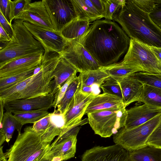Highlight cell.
Masks as SVG:
<instances>
[{
  "label": "cell",
  "instance_id": "obj_1",
  "mask_svg": "<svg viewBox=\"0 0 161 161\" xmlns=\"http://www.w3.org/2000/svg\"><path fill=\"white\" fill-rule=\"evenodd\" d=\"M130 38L114 21H94L78 40L101 67L117 63L129 48Z\"/></svg>",
  "mask_w": 161,
  "mask_h": 161
},
{
  "label": "cell",
  "instance_id": "obj_2",
  "mask_svg": "<svg viewBox=\"0 0 161 161\" xmlns=\"http://www.w3.org/2000/svg\"><path fill=\"white\" fill-rule=\"evenodd\" d=\"M61 57L57 53L45 52L40 71L19 83L0 91V100L4 102L27 99L52 92L51 75Z\"/></svg>",
  "mask_w": 161,
  "mask_h": 161
},
{
  "label": "cell",
  "instance_id": "obj_3",
  "mask_svg": "<svg viewBox=\"0 0 161 161\" xmlns=\"http://www.w3.org/2000/svg\"><path fill=\"white\" fill-rule=\"evenodd\" d=\"M113 20L118 22L130 38L150 46L161 47V29L132 0H126Z\"/></svg>",
  "mask_w": 161,
  "mask_h": 161
},
{
  "label": "cell",
  "instance_id": "obj_4",
  "mask_svg": "<svg viewBox=\"0 0 161 161\" xmlns=\"http://www.w3.org/2000/svg\"><path fill=\"white\" fill-rule=\"evenodd\" d=\"M23 21L14 19V33L10 40L0 51V67L16 59L45 53L42 45L24 25Z\"/></svg>",
  "mask_w": 161,
  "mask_h": 161
},
{
  "label": "cell",
  "instance_id": "obj_5",
  "mask_svg": "<svg viewBox=\"0 0 161 161\" xmlns=\"http://www.w3.org/2000/svg\"><path fill=\"white\" fill-rule=\"evenodd\" d=\"M51 144L45 142L33 130L26 127L18 134L13 145L5 153L7 161H46Z\"/></svg>",
  "mask_w": 161,
  "mask_h": 161
},
{
  "label": "cell",
  "instance_id": "obj_6",
  "mask_svg": "<svg viewBox=\"0 0 161 161\" xmlns=\"http://www.w3.org/2000/svg\"><path fill=\"white\" fill-rule=\"evenodd\" d=\"M121 62L139 72L161 74V60L148 45L135 39H130L128 49Z\"/></svg>",
  "mask_w": 161,
  "mask_h": 161
},
{
  "label": "cell",
  "instance_id": "obj_7",
  "mask_svg": "<svg viewBox=\"0 0 161 161\" xmlns=\"http://www.w3.org/2000/svg\"><path fill=\"white\" fill-rule=\"evenodd\" d=\"M88 122L96 134L110 137L125 127L127 116L125 108L98 110L87 114Z\"/></svg>",
  "mask_w": 161,
  "mask_h": 161
},
{
  "label": "cell",
  "instance_id": "obj_8",
  "mask_svg": "<svg viewBox=\"0 0 161 161\" xmlns=\"http://www.w3.org/2000/svg\"><path fill=\"white\" fill-rule=\"evenodd\" d=\"M161 120V114L147 122L134 128L120 129L114 135L113 141L129 152L147 145L148 137Z\"/></svg>",
  "mask_w": 161,
  "mask_h": 161
},
{
  "label": "cell",
  "instance_id": "obj_9",
  "mask_svg": "<svg viewBox=\"0 0 161 161\" xmlns=\"http://www.w3.org/2000/svg\"><path fill=\"white\" fill-rule=\"evenodd\" d=\"M95 96L82 92L79 88L75 93L64 114L65 125L59 135L62 136L72 128L88 122L87 118L82 120L81 119L85 114L87 107Z\"/></svg>",
  "mask_w": 161,
  "mask_h": 161
},
{
  "label": "cell",
  "instance_id": "obj_10",
  "mask_svg": "<svg viewBox=\"0 0 161 161\" xmlns=\"http://www.w3.org/2000/svg\"><path fill=\"white\" fill-rule=\"evenodd\" d=\"M80 126H76L51 144L46 161H64L74 157L76 151L77 136Z\"/></svg>",
  "mask_w": 161,
  "mask_h": 161
},
{
  "label": "cell",
  "instance_id": "obj_11",
  "mask_svg": "<svg viewBox=\"0 0 161 161\" xmlns=\"http://www.w3.org/2000/svg\"><path fill=\"white\" fill-rule=\"evenodd\" d=\"M60 54L79 73L101 67L84 46L75 41L69 42Z\"/></svg>",
  "mask_w": 161,
  "mask_h": 161
},
{
  "label": "cell",
  "instance_id": "obj_12",
  "mask_svg": "<svg viewBox=\"0 0 161 161\" xmlns=\"http://www.w3.org/2000/svg\"><path fill=\"white\" fill-rule=\"evenodd\" d=\"M23 23L42 45L45 52H55L60 54L69 44L60 32L48 30L26 21H23Z\"/></svg>",
  "mask_w": 161,
  "mask_h": 161
},
{
  "label": "cell",
  "instance_id": "obj_13",
  "mask_svg": "<svg viewBox=\"0 0 161 161\" xmlns=\"http://www.w3.org/2000/svg\"><path fill=\"white\" fill-rule=\"evenodd\" d=\"M54 96L52 92L31 98L3 102L6 111L12 114L48 110L53 107Z\"/></svg>",
  "mask_w": 161,
  "mask_h": 161
},
{
  "label": "cell",
  "instance_id": "obj_14",
  "mask_svg": "<svg viewBox=\"0 0 161 161\" xmlns=\"http://www.w3.org/2000/svg\"><path fill=\"white\" fill-rule=\"evenodd\" d=\"M14 19H20L48 30L56 31L44 0L30 2Z\"/></svg>",
  "mask_w": 161,
  "mask_h": 161
},
{
  "label": "cell",
  "instance_id": "obj_15",
  "mask_svg": "<svg viewBox=\"0 0 161 161\" xmlns=\"http://www.w3.org/2000/svg\"><path fill=\"white\" fill-rule=\"evenodd\" d=\"M47 10L56 31L60 32L76 18L70 0H44Z\"/></svg>",
  "mask_w": 161,
  "mask_h": 161
},
{
  "label": "cell",
  "instance_id": "obj_16",
  "mask_svg": "<svg viewBox=\"0 0 161 161\" xmlns=\"http://www.w3.org/2000/svg\"><path fill=\"white\" fill-rule=\"evenodd\" d=\"M81 161H129V152L115 144L96 146L85 151Z\"/></svg>",
  "mask_w": 161,
  "mask_h": 161
},
{
  "label": "cell",
  "instance_id": "obj_17",
  "mask_svg": "<svg viewBox=\"0 0 161 161\" xmlns=\"http://www.w3.org/2000/svg\"><path fill=\"white\" fill-rule=\"evenodd\" d=\"M43 53L35 54L16 59L0 67V78L29 70L41 65Z\"/></svg>",
  "mask_w": 161,
  "mask_h": 161
},
{
  "label": "cell",
  "instance_id": "obj_18",
  "mask_svg": "<svg viewBox=\"0 0 161 161\" xmlns=\"http://www.w3.org/2000/svg\"><path fill=\"white\" fill-rule=\"evenodd\" d=\"M127 116L125 127L130 129L139 126L161 114V108L147 104L136 106L127 110Z\"/></svg>",
  "mask_w": 161,
  "mask_h": 161
},
{
  "label": "cell",
  "instance_id": "obj_19",
  "mask_svg": "<svg viewBox=\"0 0 161 161\" xmlns=\"http://www.w3.org/2000/svg\"><path fill=\"white\" fill-rule=\"evenodd\" d=\"M116 80L120 85L125 107L134 102H140L143 89L142 83L131 75Z\"/></svg>",
  "mask_w": 161,
  "mask_h": 161
},
{
  "label": "cell",
  "instance_id": "obj_20",
  "mask_svg": "<svg viewBox=\"0 0 161 161\" xmlns=\"http://www.w3.org/2000/svg\"><path fill=\"white\" fill-rule=\"evenodd\" d=\"M125 108L122 99L120 97L103 93L94 98L87 107L85 114L104 109Z\"/></svg>",
  "mask_w": 161,
  "mask_h": 161
},
{
  "label": "cell",
  "instance_id": "obj_21",
  "mask_svg": "<svg viewBox=\"0 0 161 161\" xmlns=\"http://www.w3.org/2000/svg\"><path fill=\"white\" fill-rule=\"evenodd\" d=\"M77 72L73 66L61 56L51 75L52 78L54 79L52 80L53 94L54 95L68 78Z\"/></svg>",
  "mask_w": 161,
  "mask_h": 161
},
{
  "label": "cell",
  "instance_id": "obj_22",
  "mask_svg": "<svg viewBox=\"0 0 161 161\" xmlns=\"http://www.w3.org/2000/svg\"><path fill=\"white\" fill-rule=\"evenodd\" d=\"M76 17L90 22L99 20L103 16L97 9L91 0H70Z\"/></svg>",
  "mask_w": 161,
  "mask_h": 161
},
{
  "label": "cell",
  "instance_id": "obj_23",
  "mask_svg": "<svg viewBox=\"0 0 161 161\" xmlns=\"http://www.w3.org/2000/svg\"><path fill=\"white\" fill-rule=\"evenodd\" d=\"M90 25V22L88 20L79 19L76 17L64 26L60 32L69 42L76 41L85 34Z\"/></svg>",
  "mask_w": 161,
  "mask_h": 161
},
{
  "label": "cell",
  "instance_id": "obj_24",
  "mask_svg": "<svg viewBox=\"0 0 161 161\" xmlns=\"http://www.w3.org/2000/svg\"><path fill=\"white\" fill-rule=\"evenodd\" d=\"M23 125L12 113L7 111L4 113L0 122V146L5 141L8 142L10 141L15 130H17L18 134L20 133Z\"/></svg>",
  "mask_w": 161,
  "mask_h": 161
},
{
  "label": "cell",
  "instance_id": "obj_25",
  "mask_svg": "<svg viewBox=\"0 0 161 161\" xmlns=\"http://www.w3.org/2000/svg\"><path fill=\"white\" fill-rule=\"evenodd\" d=\"M129 161H161V148L147 145L129 152Z\"/></svg>",
  "mask_w": 161,
  "mask_h": 161
},
{
  "label": "cell",
  "instance_id": "obj_26",
  "mask_svg": "<svg viewBox=\"0 0 161 161\" xmlns=\"http://www.w3.org/2000/svg\"><path fill=\"white\" fill-rule=\"evenodd\" d=\"M80 81V86H100L110 76L100 68L97 69L90 70L80 73L78 76Z\"/></svg>",
  "mask_w": 161,
  "mask_h": 161
},
{
  "label": "cell",
  "instance_id": "obj_27",
  "mask_svg": "<svg viewBox=\"0 0 161 161\" xmlns=\"http://www.w3.org/2000/svg\"><path fill=\"white\" fill-rule=\"evenodd\" d=\"M32 127L44 142H50L54 138L55 129L51 123L50 114L47 116L34 123Z\"/></svg>",
  "mask_w": 161,
  "mask_h": 161
},
{
  "label": "cell",
  "instance_id": "obj_28",
  "mask_svg": "<svg viewBox=\"0 0 161 161\" xmlns=\"http://www.w3.org/2000/svg\"><path fill=\"white\" fill-rule=\"evenodd\" d=\"M143 84V91L140 102L153 107L161 108V89Z\"/></svg>",
  "mask_w": 161,
  "mask_h": 161
},
{
  "label": "cell",
  "instance_id": "obj_29",
  "mask_svg": "<svg viewBox=\"0 0 161 161\" xmlns=\"http://www.w3.org/2000/svg\"><path fill=\"white\" fill-rule=\"evenodd\" d=\"M101 69L110 77L116 79L123 78L139 71L122 64L121 62L105 67Z\"/></svg>",
  "mask_w": 161,
  "mask_h": 161
},
{
  "label": "cell",
  "instance_id": "obj_30",
  "mask_svg": "<svg viewBox=\"0 0 161 161\" xmlns=\"http://www.w3.org/2000/svg\"><path fill=\"white\" fill-rule=\"evenodd\" d=\"M80 80L77 76L69 86L64 97L57 105V109L54 111L64 114L75 93L80 88Z\"/></svg>",
  "mask_w": 161,
  "mask_h": 161
},
{
  "label": "cell",
  "instance_id": "obj_31",
  "mask_svg": "<svg viewBox=\"0 0 161 161\" xmlns=\"http://www.w3.org/2000/svg\"><path fill=\"white\" fill-rule=\"evenodd\" d=\"M37 67L24 72L0 78V91L9 88L32 76L35 74V70Z\"/></svg>",
  "mask_w": 161,
  "mask_h": 161
},
{
  "label": "cell",
  "instance_id": "obj_32",
  "mask_svg": "<svg viewBox=\"0 0 161 161\" xmlns=\"http://www.w3.org/2000/svg\"><path fill=\"white\" fill-rule=\"evenodd\" d=\"M50 114L47 110L27 112L14 114L15 118L22 125L35 123Z\"/></svg>",
  "mask_w": 161,
  "mask_h": 161
},
{
  "label": "cell",
  "instance_id": "obj_33",
  "mask_svg": "<svg viewBox=\"0 0 161 161\" xmlns=\"http://www.w3.org/2000/svg\"><path fill=\"white\" fill-rule=\"evenodd\" d=\"M104 7L103 17L106 19L113 20L124 5L126 0H103Z\"/></svg>",
  "mask_w": 161,
  "mask_h": 161
},
{
  "label": "cell",
  "instance_id": "obj_34",
  "mask_svg": "<svg viewBox=\"0 0 161 161\" xmlns=\"http://www.w3.org/2000/svg\"><path fill=\"white\" fill-rule=\"evenodd\" d=\"M131 75L143 84L161 89V74L139 72L135 73Z\"/></svg>",
  "mask_w": 161,
  "mask_h": 161
},
{
  "label": "cell",
  "instance_id": "obj_35",
  "mask_svg": "<svg viewBox=\"0 0 161 161\" xmlns=\"http://www.w3.org/2000/svg\"><path fill=\"white\" fill-rule=\"evenodd\" d=\"M103 93L118 96L122 99V94L120 85L115 79L109 77L100 86Z\"/></svg>",
  "mask_w": 161,
  "mask_h": 161
},
{
  "label": "cell",
  "instance_id": "obj_36",
  "mask_svg": "<svg viewBox=\"0 0 161 161\" xmlns=\"http://www.w3.org/2000/svg\"><path fill=\"white\" fill-rule=\"evenodd\" d=\"M9 0L10 6V19L12 24L14 18L23 11L27 4L31 1L30 0Z\"/></svg>",
  "mask_w": 161,
  "mask_h": 161
},
{
  "label": "cell",
  "instance_id": "obj_37",
  "mask_svg": "<svg viewBox=\"0 0 161 161\" xmlns=\"http://www.w3.org/2000/svg\"><path fill=\"white\" fill-rule=\"evenodd\" d=\"M77 73L72 74L64 84L60 90L54 94L55 99L53 105V107L54 108V110L56 109L57 105L64 97L69 86L77 77Z\"/></svg>",
  "mask_w": 161,
  "mask_h": 161
},
{
  "label": "cell",
  "instance_id": "obj_38",
  "mask_svg": "<svg viewBox=\"0 0 161 161\" xmlns=\"http://www.w3.org/2000/svg\"><path fill=\"white\" fill-rule=\"evenodd\" d=\"M147 143V145L161 148V120L148 137Z\"/></svg>",
  "mask_w": 161,
  "mask_h": 161
},
{
  "label": "cell",
  "instance_id": "obj_39",
  "mask_svg": "<svg viewBox=\"0 0 161 161\" xmlns=\"http://www.w3.org/2000/svg\"><path fill=\"white\" fill-rule=\"evenodd\" d=\"M141 10L149 14L156 6L155 0H132Z\"/></svg>",
  "mask_w": 161,
  "mask_h": 161
},
{
  "label": "cell",
  "instance_id": "obj_40",
  "mask_svg": "<svg viewBox=\"0 0 161 161\" xmlns=\"http://www.w3.org/2000/svg\"><path fill=\"white\" fill-rule=\"evenodd\" d=\"M0 11L8 21L10 22V6L9 0H0Z\"/></svg>",
  "mask_w": 161,
  "mask_h": 161
},
{
  "label": "cell",
  "instance_id": "obj_41",
  "mask_svg": "<svg viewBox=\"0 0 161 161\" xmlns=\"http://www.w3.org/2000/svg\"><path fill=\"white\" fill-rule=\"evenodd\" d=\"M149 15L152 21L161 29V9L155 7Z\"/></svg>",
  "mask_w": 161,
  "mask_h": 161
},
{
  "label": "cell",
  "instance_id": "obj_42",
  "mask_svg": "<svg viewBox=\"0 0 161 161\" xmlns=\"http://www.w3.org/2000/svg\"><path fill=\"white\" fill-rule=\"evenodd\" d=\"M0 25L6 31L11 37L14 33L12 25L10 24L0 11Z\"/></svg>",
  "mask_w": 161,
  "mask_h": 161
},
{
  "label": "cell",
  "instance_id": "obj_43",
  "mask_svg": "<svg viewBox=\"0 0 161 161\" xmlns=\"http://www.w3.org/2000/svg\"><path fill=\"white\" fill-rule=\"evenodd\" d=\"M11 37L6 31L0 25V42H9Z\"/></svg>",
  "mask_w": 161,
  "mask_h": 161
},
{
  "label": "cell",
  "instance_id": "obj_44",
  "mask_svg": "<svg viewBox=\"0 0 161 161\" xmlns=\"http://www.w3.org/2000/svg\"><path fill=\"white\" fill-rule=\"evenodd\" d=\"M91 0L95 7L103 17L104 10L103 0Z\"/></svg>",
  "mask_w": 161,
  "mask_h": 161
},
{
  "label": "cell",
  "instance_id": "obj_45",
  "mask_svg": "<svg viewBox=\"0 0 161 161\" xmlns=\"http://www.w3.org/2000/svg\"><path fill=\"white\" fill-rule=\"evenodd\" d=\"M148 46L150 49L161 60V47L150 46L148 45Z\"/></svg>",
  "mask_w": 161,
  "mask_h": 161
},
{
  "label": "cell",
  "instance_id": "obj_46",
  "mask_svg": "<svg viewBox=\"0 0 161 161\" xmlns=\"http://www.w3.org/2000/svg\"><path fill=\"white\" fill-rule=\"evenodd\" d=\"M3 146L0 147V161H7V158L6 157L5 153L3 151Z\"/></svg>",
  "mask_w": 161,
  "mask_h": 161
},
{
  "label": "cell",
  "instance_id": "obj_47",
  "mask_svg": "<svg viewBox=\"0 0 161 161\" xmlns=\"http://www.w3.org/2000/svg\"><path fill=\"white\" fill-rule=\"evenodd\" d=\"M156 3V7L158 8L161 9V0H155Z\"/></svg>",
  "mask_w": 161,
  "mask_h": 161
}]
</instances>
